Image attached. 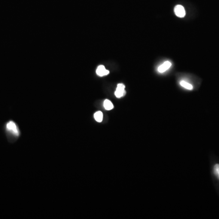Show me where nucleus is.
<instances>
[{"instance_id": "nucleus-1", "label": "nucleus", "mask_w": 219, "mask_h": 219, "mask_svg": "<svg viewBox=\"0 0 219 219\" xmlns=\"http://www.w3.org/2000/svg\"><path fill=\"white\" fill-rule=\"evenodd\" d=\"M115 94L116 97L121 98L125 94V85L122 84H119L117 86L116 90L115 92Z\"/></svg>"}, {"instance_id": "nucleus-2", "label": "nucleus", "mask_w": 219, "mask_h": 219, "mask_svg": "<svg viewBox=\"0 0 219 219\" xmlns=\"http://www.w3.org/2000/svg\"><path fill=\"white\" fill-rule=\"evenodd\" d=\"M174 12L175 15L178 17L180 18H183L186 15V11L183 6L181 5H177L175 6L174 9Z\"/></svg>"}, {"instance_id": "nucleus-3", "label": "nucleus", "mask_w": 219, "mask_h": 219, "mask_svg": "<svg viewBox=\"0 0 219 219\" xmlns=\"http://www.w3.org/2000/svg\"><path fill=\"white\" fill-rule=\"evenodd\" d=\"M7 129L10 131L11 132H12L14 135H16V136H18L19 135V132L18 130V128L16 125V124L12 122V121H10L7 124Z\"/></svg>"}, {"instance_id": "nucleus-4", "label": "nucleus", "mask_w": 219, "mask_h": 219, "mask_svg": "<svg viewBox=\"0 0 219 219\" xmlns=\"http://www.w3.org/2000/svg\"><path fill=\"white\" fill-rule=\"evenodd\" d=\"M96 73L97 75L99 76H104L106 75H108L109 74V71L106 69L104 66L100 65L97 67L96 69Z\"/></svg>"}, {"instance_id": "nucleus-5", "label": "nucleus", "mask_w": 219, "mask_h": 219, "mask_svg": "<svg viewBox=\"0 0 219 219\" xmlns=\"http://www.w3.org/2000/svg\"><path fill=\"white\" fill-rule=\"evenodd\" d=\"M171 65H172V64H171V63H170V62H169V61H166V62H165L163 64H162L161 65H160V66L158 67V71L160 72H161V73L164 72H165L166 71H167L168 69H169V68H170Z\"/></svg>"}, {"instance_id": "nucleus-6", "label": "nucleus", "mask_w": 219, "mask_h": 219, "mask_svg": "<svg viewBox=\"0 0 219 219\" xmlns=\"http://www.w3.org/2000/svg\"><path fill=\"white\" fill-rule=\"evenodd\" d=\"M103 106H104L105 109L106 110H112L114 107L112 102L108 99H106L104 100Z\"/></svg>"}, {"instance_id": "nucleus-7", "label": "nucleus", "mask_w": 219, "mask_h": 219, "mask_svg": "<svg viewBox=\"0 0 219 219\" xmlns=\"http://www.w3.org/2000/svg\"><path fill=\"white\" fill-rule=\"evenodd\" d=\"M179 84H180V85L181 87H182L186 88V89H187V90H192L193 89V86L191 84H189V83H188V82H186L185 81H181L180 83H179Z\"/></svg>"}, {"instance_id": "nucleus-8", "label": "nucleus", "mask_w": 219, "mask_h": 219, "mask_svg": "<svg viewBox=\"0 0 219 219\" xmlns=\"http://www.w3.org/2000/svg\"><path fill=\"white\" fill-rule=\"evenodd\" d=\"M95 120L98 122H101L103 120V113L101 112H97L94 115Z\"/></svg>"}, {"instance_id": "nucleus-9", "label": "nucleus", "mask_w": 219, "mask_h": 219, "mask_svg": "<svg viewBox=\"0 0 219 219\" xmlns=\"http://www.w3.org/2000/svg\"><path fill=\"white\" fill-rule=\"evenodd\" d=\"M214 173L216 175V176L219 179V164H217L215 165L214 168Z\"/></svg>"}]
</instances>
